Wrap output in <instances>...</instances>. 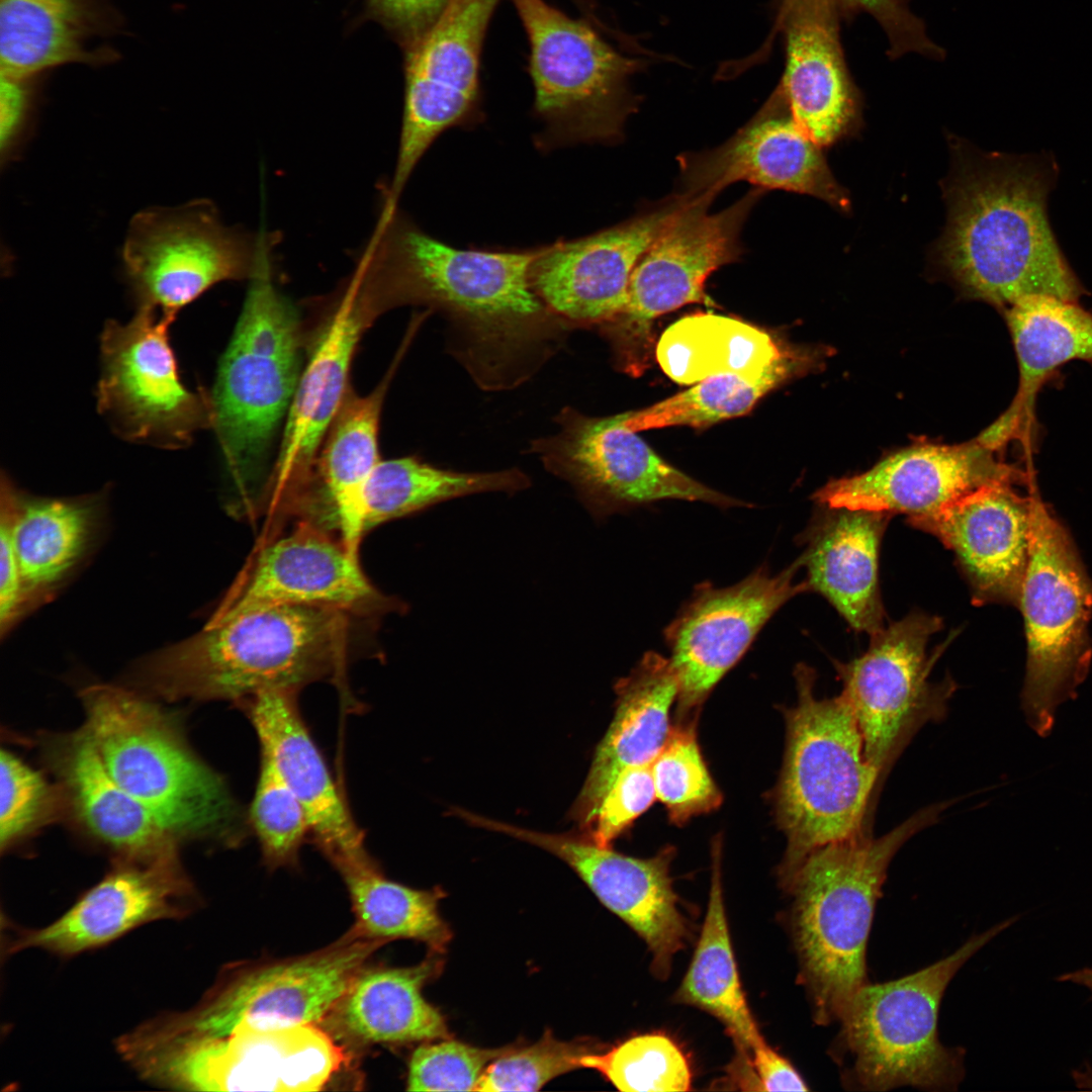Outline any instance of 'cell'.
<instances>
[{
	"label": "cell",
	"instance_id": "6da1fadb",
	"mask_svg": "<svg viewBox=\"0 0 1092 1092\" xmlns=\"http://www.w3.org/2000/svg\"><path fill=\"white\" fill-rule=\"evenodd\" d=\"M1056 177L1051 157L990 155L953 180L937 251L970 296L1006 308L1032 295L1077 301L1084 293L1048 218Z\"/></svg>",
	"mask_w": 1092,
	"mask_h": 1092
},
{
	"label": "cell",
	"instance_id": "7a4b0ae2",
	"mask_svg": "<svg viewBox=\"0 0 1092 1092\" xmlns=\"http://www.w3.org/2000/svg\"><path fill=\"white\" fill-rule=\"evenodd\" d=\"M333 609L280 605L234 615L212 614L192 637L142 666L141 681L168 701L230 700L270 690L346 680L350 622Z\"/></svg>",
	"mask_w": 1092,
	"mask_h": 1092
},
{
	"label": "cell",
	"instance_id": "3957f363",
	"mask_svg": "<svg viewBox=\"0 0 1092 1092\" xmlns=\"http://www.w3.org/2000/svg\"><path fill=\"white\" fill-rule=\"evenodd\" d=\"M536 254L458 249L425 233L398 207H382L354 272L379 312L428 304L464 324L480 343L512 348L552 313L532 287Z\"/></svg>",
	"mask_w": 1092,
	"mask_h": 1092
},
{
	"label": "cell",
	"instance_id": "277c9868",
	"mask_svg": "<svg viewBox=\"0 0 1092 1092\" xmlns=\"http://www.w3.org/2000/svg\"><path fill=\"white\" fill-rule=\"evenodd\" d=\"M946 803L919 810L880 837L866 833L816 848L785 886L793 897L791 926L799 980L814 1020H839L867 981V944L875 908L894 855L936 822Z\"/></svg>",
	"mask_w": 1092,
	"mask_h": 1092
},
{
	"label": "cell",
	"instance_id": "5b68a950",
	"mask_svg": "<svg viewBox=\"0 0 1092 1092\" xmlns=\"http://www.w3.org/2000/svg\"><path fill=\"white\" fill-rule=\"evenodd\" d=\"M794 676L798 698L784 709L786 748L774 793L787 838L779 872L784 887L816 848L868 833V810L882 781L843 696L817 698L816 673L804 663Z\"/></svg>",
	"mask_w": 1092,
	"mask_h": 1092
},
{
	"label": "cell",
	"instance_id": "8992f818",
	"mask_svg": "<svg viewBox=\"0 0 1092 1092\" xmlns=\"http://www.w3.org/2000/svg\"><path fill=\"white\" fill-rule=\"evenodd\" d=\"M272 251L249 287L210 393L214 430L238 505L254 509L272 440L287 416L301 368L297 309L274 281Z\"/></svg>",
	"mask_w": 1092,
	"mask_h": 1092
},
{
	"label": "cell",
	"instance_id": "52a82bcc",
	"mask_svg": "<svg viewBox=\"0 0 1092 1092\" xmlns=\"http://www.w3.org/2000/svg\"><path fill=\"white\" fill-rule=\"evenodd\" d=\"M84 728L114 781L172 835L238 841L241 815L223 779L185 744L162 711L108 685L81 692Z\"/></svg>",
	"mask_w": 1092,
	"mask_h": 1092
},
{
	"label": "cell",
	"instance_id": "ba28073f",
	"mask_svg": "<svg viewBox=\"0 0 1092 1092\" xmlns=\"http://www.w3.org/2000/svg\"><path fill=\"white\" fill-rule=\"evenodd\" d=\"M1015 918L970 938L950 956L903 978L859 988L844 1008L835 1053L848 1056L847 1083L867 1091L901 1086L953 1090L963 1074L962 1052L938 1038V1011L957 972Z\"/></svg>",
	"mask_w": 1092,
	"mask_h": 1092
},
{
	"label": "cell",
	"instance_id": "9c48e42d",
	"mask_svg": "<svg viewBox=\"0 0 1092 1092\" xmlns=\"http://www.w3.org/2000/svg\"><path fill=\"white\" fill-rule=\"evenodd\" d=\"M117 1044L145 1078L195 1091H317L348 1060L316 1024L240 1026L216 1038L167 1036L142 1025Z\"/></svg>",
	"mask_w": 1092,
	"mask_h": 1092
},
{
	"label": "cell",
	"instance_id": "30bf717a",
	"mask_svg": "<svg viewBox=\"0 0 1092 1092\" xmlns=\"http://www.w3.org/2000/svg\"><path fill=\"white\" fill-rule=\"evenodd\" d=\"M385 943L351 927L332 944L307 954L236 965L192 1009L145 1025L158 1034L188 1038L222 1037L240 1026L317 1025Z\"/></svg>",
	"mask_w": 1092,
	"mask_h": 1092
},
{
	"label": "cell",
	"instance_id": "8fae6325",
	"mask_svg": "<svg viewBox=\"0 0 1092 1092\" xmlns=\"http://www.w3.org/2000/svg\"><path fill=\"white\" fill-rule=\"evenodd\" d=\"M512 1L530 44L538 147L620 140L633 107L626 89L633 62L546 1Z\"/></svg>",
	"mask_w": 1092,
	"mask_h": 1092
},
{
	"label": "cell",
	"instance_id": "7c38bea8",
	"mask_svg": "<svg viewBox=\"0 0 1092 1092\" xmlns=\"http://www.w3.org/2000/svg\"><path fill=\"white\" fill-rule=\"evenodd\" d=\"M1017 607L1027 642L1022 706L1030 726L1045 735L1056 708L1075 696L1088 671L1092 583L1066 531L1035 495Z\"/></svg>",
	"mask_w": 1092,
	"mask_h": 1092
},
{
	"label": "cell",
	"instance_id": "4fadbf2b",
	"mask_svg": "<svg viewBox=\"0 0 1092 1092\" xmlns=\"http://www.w3.org/2000/svg\"><path fill=\"white\" fill-rule=\"evenodd\" d=\"M275 241L228 225L212 202L152 207L129 221L122 265L138 307L171 318L212 286L250 279Z\"/></svg>",
	"mask_w": 1092,
	"mask_h": 1092
},
{
	"label": "cell",
	"instance_id": "5bb4252c",
	"mask_svg": "<svg viewBox=\"0 0 1092 1092\" xmlns=\"http://www.w3.org/2000/svg\"><path fill=\"white\" fill-rule=\"evenodd\" d=\"M173 321L140 306L129 322L104 326L97 407L124 440L178 449L211 427L210 397L180 376L169 337Z\"/></svg>",
	"mask_w": 1092,
	"mask_h": 1092
},
{
	"label": "cell",
	"instance_id": "9a60e30c",
	"mask_svg": "<svg viewBox=\"0 0 1092 1092\" xmlns=\"http://www.w3.org/2000/svg\"><path fill=\"white\" fill-rule=\"evenodd\" d=\"M939 617L913 612L872 634L868 650L848 662L834 661L841 695L856 720L866 758L888 771L909 740L926 723L943 718L956 690L950 678L931 682L941 653L927 654Z\"/></svg>",
	"mask_w": 1092,
	"mask_h": 1092
},
{
	"label": "cell",
	"instance_id": "2e32d148",
	"mask_svg": "<svg viewBox=\"0 0 1092 1092\" xmlns=\"http://www.w3.org/2000/svg\"><path fill=\"white\" fill-rule=\"evenodd\" d=\"M761 188L747 192L728 208L709 214L714 195L694 196L659 233L634 268L626 307L611 323L632 372L641 370L654 318L688 303L707 302L705 283L719 267L736 261L740 232Z\"/></svg>",
	"mask_w": 1092,
	"mask_h": 1092
},
{
	"label": "cell",
	"instance_id": "e0dca14e",
	"mask_svg": "<svg viewBox=\"0 0 1092 1092\" xmlns=\"http://www.w3.org/2000/svg\"><path fill=\"white\" fill-rule=\"evenodd\" d=\"M559 425L557 434L536 444V452L598 519L663 499L747 506L667 463L624 426L623 413L593 418L565 410Z\"/></svg>",
	"mask_w": 1092,
	"mask_h": 1092
},
{
	"label": "cell",
	"instance_id": "ac0fdd59",
	"mask_svg": "<svg viewBox=\"0 0 1092 1092\" xmlns=\"http://www.w3.org/2000/svg\"><path fill=\"white\" fill-rule=\"evenodd\" d=\"M497 2L449 0L412 44L397 156L384 197L389 206H397L416 166L441 133L476 119L480 53Z\"/></svg>",
	"mask_w": 1092,
	"mask_h": 1092
},
{
	"label": "cell",
	"instance_id": "d6986e66",
	"mask_svg": "<svg viewBox=\"0 0 1092 1092\" xmlns=\"http://www.w3.org/2000/svg\"><path fill=\"white\" fill-rule=\"evenodd\" d=\"M800 567L797 559L778 574L762 566L730 586L697 587L664 630L681 715L706 700L782 606L808 590L794 580Z\"/></svg>",
	"mask_w": 1092,
	"mask_h": 1092
},
{
	"label": "cell",
	"instance_id": "ffe728a7",
	"mask_svg": "<svg viewBox=\"0 0 1092 1092\" xmlns=\"http://www.w3.org/2000/svg\"><path fill=\"white\" fill-rule=\"evenodd\" d=\"M280 605L333 609L353 618L404 608L374 586L340 538L304 520L263 544L213 613L234 615Z\"/></svg>",
	"mask_w": 1092,
	"mask_h": 1092
},
{
	"label": "cell",
	"instance_id": "44dd1931",
	"mask_svg": "<svg viewBox=\"0 0 1092 1092\" xmlns=\"http://www.w3.org/2000/svg\"><path fill=\"white\" fill-rule=\"evenodd\" d=\"M472 825L508 834L551 852L567 863L597 898L627 923L647 944L652 971L665 979L674 954L691 939L690 922L672 887L674 850L638 858L601 846L579 835L549 834L491 820L476 814Z\"/></svg>",
	"mask_w": 1092,
	"mask_h": 1092
},
{
	"label": "cell",
	"instance_id": "7402d4cb",
	"mask_svg": "<svg viewBox=\"0 0 1092 1092\" xmlns=\"http://www.w3.org/2000/svg\"><path fill=\"white\" fill-rule=\"evenodd\" d=\"M378 313L353 273L300 372L266 486L274 512L290 513L305 496L323 440L349 391L358 342Z\"/></svg>",
	"mask_w": 1092,
	"mask_h": 1092
},
{
	"label": "cell",
	"instance_id": "603a6c76",
	"mask_svg": "<svg viewBox=\"0 0 1092 1092\" xmlns=\"http://www.w3.org/2000/svg\"><path fill=\"white\" fill-rule=\"evenodd\" d=\"M692 199L679 193L615 226L537 249L534 291L553 314L577 324L611 323L626 307L640 258Z\"/></svg>",
	"mask_w": 1092,
	"mask_h": 1092
},
{
	"label": "cell",
	"instance_id": "cb8c5ba5",
	"mask_svg": "<svg viewBox=\"0 0 1092 1092\" xmlns=\"http://www.w3.org/2000/svg\"><path fill=\"white\" fill-rule=\"evenodd\" d=\"M124 857L57 920L16 931L7 953L31 947L74 956L148 922L184 917L194 909V889L176 847L146 858Z\"/></svg>",
	"mask_w": 1092,
	"mask_h": 1092
},
{
	"label": "cell",
	"instance_id": "d4e9b609",
	"mask_svg": "<svg viewBox=\"0 0 1092 1092\" xmlns=\"http://www.w3.org/2000/svg\"><path fill=\"white\" fill-rule=\"evenodd\" d=\"M994 452L978 439L951 446H912L863 473L829 481L814 498L830 508L902 513L908 518L930 515L981 487L1023 479Z\"/></svg>",
	"mask_w": 1092,
	"mask_h": 1092
},
{
	"label": "cell",
	"instance_id": "484cf974",
	"mask_svg": "<svg viewBox=\"0 0 1092 1092\" xmlns=\"http://www.w3.org/2000/svg\"><path fill=\"white\" fill-rule=\"evenodd\" d=\"M788 106V105H787ZM682 194L716 196L726 186L747 181L825 200L848 210L847 192L834 179L819 147L799 126L789 108L769 106L721 146L678 157Z\"/></svg>",
	"mask_w": 1092,
	"mask_h": 1092
},
{
	"label": "cell",
	"instance_id": "4316f807",
	"mask_svg": "<svg viewBox=\"0 0 1092 1092\" xmlns=\"http://www.w3.org/2000/svg\"><path fill=\"white\" fill-rule=\"evenodd\" d=\"M1013 483L981 487L936 513L908 518L952 551L973 602L1018 605L1031 543L1032 495Z\"/></svg>",
	"mask_w": 1092,
	"mask_h": 1092
},
{
	"label": "cell",
	"instance_id": "83f0119b",
	"mask_svg": "<svg viewBox=\"0 0 1092 1092\" xmlns=\"http://www.w3.org/2000/svg\"><path fill=\"white\" fill-rule=\"evenodd\" d=\"M298 692L270 690L240 703L266 757L302 805L313 843L339 869L370 857L364 833L310 734Z\"/></svg>",
	"mask_w": 1092,
	"mask_h": 1092
},
{
	"label": "cell",
	"instance_id": "f1b7e54d",
	"mask_svg": "<svg viewBox=\"0 0 1092 1092\" xmlns=\"http://www.w3.org/2000/svg\"><path fill=\"white\" fill-rule=\"evenodd\" d=\"M837 0H786L784 98L799 126L830 146L856 126L859 104L844 63Z\"/></svg>",
	"mask_w": 1092,
	"mask_h": 1092
},
{
	"label": "cell",
	"instance_id": "f546056e",
	"mask_svg": "<svg viewBox=\"0 0 1092 1092\" xmlns=\"http://www.w3.org/2000/svg\"><path fill=\"white\" fill-rule=\"evenodd\" d=\"M123 16L115 0H0V73L41 76L54 68L105 65Z\"/></svg>",
	"mask_w": 1092,
	"mask_h": 1092
},
{
	"label": "cell",
	"instance_id": "4dcf8cb0",
	"mask_svg": "<svg viewBox=\"0 0 1092 1092\" xmlns=\"http://www.w3.org/2000/svg\"><path fill=\"white\" fill-rule=\"evenodd\" d=\"M801 535L808 590L823 596L856 632L882 629L878 560L891 514L822 506Z\"/></svg>",
	"mask_w": 1092,
	"mask_h": 1092
},
{
	"label": "cell",
	"instance_id": "1f68e13d",
	"mask_svg": "<svg viewBox=\"0 0 1092 1092\" xmlns=\"http://www.w3.org/2000/svg\"><path fill=\"white\" fill-rule=\"evenodd\" d=\"M614 719L597 747L589 772L571 809L582 829L602 799L625 769L651 763L672 727L669 711L678 682L669 658L648 651L616 685Z\"/></svg>",
	"mask_w": 1092,
	"mask_h": 1092
},
{
	"label": "cell",
	"instance_id": "d6a6232c",
	"mask_svg": "<svg viewBox=\"0 0 1092 1092\" xmlns=\"http://www.w3.org/2000/svg\"><path fill=\"white\" fill-rule=\"evenodd\" d=\"M441 969L442 962L431 958L406 968L366 965L317 1025L347 1052L449 1038L443 1015L422 994Z\"/></svg>",
	"mask_w": 1092,
	"mask_h": 1092
},
{
	"label": "cell",
	"instance_id": "836d02e7",
	"mask_svg": "<svg viewBox=\"0 0 1092 1092\" xmlns=\"http://www.w3.org/2000/svg\"><path fill=\"white\" fill-rule=\"evenodd\" d=\"M389 376L369 394L348 391L318 450L302 515L321 525L328 518L347 550L358 557L366 533L362 488L381 460L378 430Z\"/></svg>",
	"mask_w": 1092,
	"mask_h": 1092
},
{
	"label": "cell",
	"instance_id": "e575fe53",
	"mask_svg": "<svg viewBox=\"0 0 1092 1092\" xmlns=\"http://www.w3.org/2000/svg\"><path fill=\"white\" fill-rule=\"evenodd\" d=\"M1019 366V386L1010 407L978 439L996 450L1026 425L1035 393L1061 365L1092 362V314L1077 301L1032 295L1006 307Z\"/></svg>",
	"mask_w": 1092,
	"mask_h": 1092
},
{
	"label": "cell",
	"instance_id": "d590c367",
	"mask_svg": "<svg viewBox=\"0 0 1092 1092\" xmlns=\"http://www.w3.org/2000/svg\"><path fill=\"white\" fill-rule=\"evenodd\" d=\"M53 761L81 821L124 856L146 858L176 846L175 836L110 776L87 730L65 736Z\"/></svg>",
	"mask_w": 1092,
	"mask_h": 1092
},
{
	"label": "cell",
	"instance_id": "8d00e7d4",
	"mask_svg": "<svg viewBox=\"0 0 1092 1092\" xmlns=\"http://www.w3.org/2000/svg\"><path fill=\"white\" fill-rule=\"evenodd\" d=\"M1 507L12 543L25 610L48 600L86 550L94 526L89 500L32 496L2 475Z\"/></svg>",
	"mask_w": 1092,
	"mask_h": 1092
},
{
	"label": "cell",
	"instance_id": "74e56055",
	"mask_svg": "<svg viewBox=\"0 0 1092 1092\" xmlns=\"http://www.w3.org/2000/svg\"><path fill=\"white\" fill-rule=\"evenodd\" d=\"M712 856L704 925L674 999L720 1020L737 1048L738 1057L750 1058L752 1046L764 1038L748 1007L732 948L723 899L720 840L714 841Z\"/></svg>",
	"mask_w": 1092,
	"mask_h": 1092
},
{
	"label": "cell",
	"instance_id": "f35d334b",
	"mask_svg": "<svg viewBox=\"0 0 1092 1092\" xmlns=\"http://www.w3.org/2000/svg\"><path fill=\"white\" fill-rule=\"evenodd\" d=\"M785 353L766 332L734 317L706 312L670 325L656 346L661 369L679 384L726 373L757 378Z\"/></svg>",
	"mask_w": 1092,
	"mask_h": 1092
},
{
	"label": "cell",
	"instance_id": "ab89813d",
	"mask_svg": "<svg viewBox=\"0 0 1092 1092\" xmlns=\"http://www.w3.org/2000/svg\"><path fill=\"white\" fill-rule=\"evenodd\" d=\"M347 887L360 935L414 939L443 952L451 931L438 911L441 890H418L387 879L372 857L338 869Z\"/></svg>",
	"mask_w": 1092,
	"mask_h": 1092
},
{
	"label": "cell",
	"instance_id": "60d3db41",
	"mask_svg": "<svg viewBox=\"0 0 1092 1092\" xmlns=\"http://www.w3.org/2000/svg\"><path fill=\"white\" fill-rule=\"evenodd\" d=\"M527 485L528 478L518 470L459 472L414 457L380 460L362 488L365 531L457 496Z\"/></svg>",
	"mask_w": 1092,
	"mask_h": 1092
},
{
	"label": "cell",
	"instance_id": "b9f144b4",
	"mask_svg": "<svg viewBox=\"0 0 1092 1092\" xmlns=\"http://www.w3.org/2000/svg\"><path fill=\"white\" fill-rule=\"evenodd\" d=\"M795 358L785 353L760 377L719 374L648 407L623 413L624 426L641 432L669 426L705 427L747 414L794 371Z\"/></svg>",
	"mask_w": 1092,
	"mask_h": 1092
},
{
	"label": "cell",
	"instance_id": "7bdbcfd3",
	"mask_svg": "<svg viewBox=\"0 0 1092 1092\" xmlns=\"http://www.w3.org/2000/svg\"><path fill=\"white\" fill-rule=\"evenodd\" d=\"M581 1068L600 1072L621 1091H688L692 1085L687 1056L660 1032L635 1035L604 1053H589Z\"/></svg>",
	"mask_w": 1092,
	"mask_h": 1092
},
{
	"label": "cell",
	"instance_id": "ee69618b",
	"mask_svg": "<svg viewBox=\"0 0 1092 1092\" xmlns=\"http://www.w3.org/2000/svg\"><path fill=\"white\" fill-rule=\"evenodd\" d=\"M650 768L656 799L676 825L711 812L722 803V794L702 756L694 722L671 729Z\"/></svg>",
	"mask_w": 1092,
	"mask_h": 1092
},
{
	"label": "cell",
	"instance_id": "f6af8a7d",
	"mask_svg": "<svg viewBox=\"0 0 1092 1092\" xmlns=\"http://www.w3.org/2000/svg\"><path fill=\"white\" fill-rule=\"evenodd\" d=\"M248 821L268 868L298 863L300 848L309 836L306 814L272 763L262 755Z\"/></svg>",
	"mask_w": 1092,
	"mask_h": 1092
},
{
	"label": "cell",
	"instance_id": "bcb514c9",
	"mask_svg": "<svg viewBox=\"0 0 1092 1092\" xmlns=\"http://www.w3.org/2000/svg\"><path fill=\"white\" fill-rule=\"evenodd\" d=\"M590 1041H564L550 1030L532 1044H512L485 1069L475 1091H537L550 1080L581 1068L582 1058L596 1052Z\"/></svg>",
	"mask_w": 1092,
	"mask_h": 1092
},
{
	"label": "cell",
	"instance_id": "7dc6e473",
	"mask_svg": "<svg viewBox=\"0 0 1092 1092\" xmlns=\"http://www.w3.org/2000/svg\"><path fill=\"white\" fill-rule=\"evenodd\" d=\"M425 1041L408 1063L410 1091H475L486 1067L509 1048L481 1049L444 1038Z\"/></svg>",
	"mask_w": 1092,
	"mask_h": 1092
},
{
	"label": "cell",
	"instance_id": "c3c4849f",
	"mask_svg": "<svg viewBox=\"0 0 1092 1092\" xmlns=\"http://www.w3.org/2000/svg\"><path fill=\"white\" fill-rule=\"evenodd\" d=\"M0 844L5 849L53 813L54 793L43 778L12 753L0 756Z\"/></svg>",
	"mask_w": 1092,
	"mask_h": 1092
},
{
	"label": "cell",
	"instance_id": "681fc988",
	"mask_svg": "<svg viewBox=\"0 0 1092 1092\" xmlns=\"http://www.w3.org/2000/svg\"><path fill=\"white\" fill-rule=\"evenodd\" d=\"M656 799L650 763L622 771L581 829L582 836L598 845L610 846Z\"/></svg>",
	"mask_w": 1092,
	"mask_h": 1092
},
{
	"label": "cell",
	"instance_id": "f907efd6",
	"mask_svg": "<svg viewBox=\"0 0 1092 1092\" xmlns=\"http://www.w3.org/2000/svg\"><path fill=\"white\" fill-rule=\"evenodd\" d=\"M839 6L870 13L885 30L890 54L900 57L922 50L927 41L923 23L914 16L907 0H837Z\"/></svg>",
	"mask_w": 1092,
	"mask_h": 1092
},
{
	"label": "cell",
	"instance_id": "816d5d0a",
	"mask_svg": "<svg viewBox=\"0 0 1092 1092\" xmlns=\"http://www.w3.org/2000/svg\"><path fill=\"white\" fill-rule=\"evenodd\" d=\"M40 76L14 77L1 74L0 148L2 162L15 151L27 129Z\"/></svg>",
	"mask_w": 1092,
	"mask_h": 1092
},
{
	"label": "cell",
	"instance_id": "f5cc1de1",
	"mask_svg": "<svg viewBox=\"0 0 1092 1092\" xmlns=\"http://www.w3.org/2000/svg\"><path fill=\"white\" fill-rule=\"evenodd\" d=\"M0 512V630L4 635L26 611L8 512Z\"/></svg>",
	"mask_w": 1092,
	"mask_h": 1092
},
{
	"label": "cell",
	"instance_id": "db71d44e",
	"mask_svg": "<svg viewBox=\"0 0 1092 1092\" xmlns=\"http://www.w3.org/2000/svg\"><path fill=\"white\" fill-rule=\"evenodd\" d=\"M368 1L382 20L413 44L436 21L449 0Z\"/></svg>",
	"mask_w": 1092,
	"mask_h": 1092
},
{
	"label": "cell",
	"instance_id": "11a10c76",
	"mask_svg": "<svg viewBox=\"0 0 1092 1092\" xmlns=\"http://www.w3.org/2000/svg\"><path fill=\"white\" fill-rule=\"evenodd\" d=\"M750 1060L760 1090L807 1091L809 1089L795 1067L764 1039L752 1046Z\"/></svg>",
	"mask_w": 1092,
	"mask_h": 1092
},
{
	"label": "cell",
	"instance_id": "9f6ffc18",
	"mask_svg": "<svg viewBox=\"0 0 1092 1092\" xmlns=\"http://www.w3.org/2000/svg\"><path fill=\"white\" fill-rule=\"evenodd\" d=\"M1061 982H1072L1086 987L1092 993V967L1066 973L1058 978Z\"/></svg>",
	"mask_w": 1092,
	"mask_h": 1092
}]
</instances>
